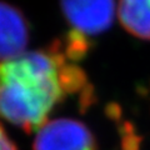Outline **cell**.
<instances>
[{"mask_svg": "<svg viewBox=\"0 0 150 150\" xmlns=\"http://www.w3.org/2000/svg\"><path fill=\"white\" fill-rule=\"evenodd\" d=\"M56 70L45 51L0 63V118L26 134L39 130L53 108L65 99Z\"/></svg>", "mask_w": 150, "mask_h": 150, "instance_id": "1", "label": "cell"}, {"mask_svg": "<svg viewBox=\"0 0 150 150\" xmlns=\"http://www.w3.org/2000/svg\"><path fill=\"white\" fill-rule=\"evenodd\" d=\"M34 150H98L96 139L88 126L75 119H54L38 130Z\"/></svg>", "mask_w": 150, "mask_h": 150, "instance_id": "2", "label": "cell"}, {"mask_svg": "<svg viewBox=\"0 0 150 150\" xmlns=\"http://www.w3.org/2000/svg\"><path fill=\"white\" fill-rule=\"evenodd\" d=\"M62 13L74 29L86 35H99L112 25L114 0H60Z\"/></svg>", "mask_w": 150, "mask_h": 150, "instance_id": "3", "label": "cell"}, {"mask_svg": "<svg viewBox=\"0 0 150 150\" xmlns=\"http://www.w3.org/2000/svg\"><path fill=\"white\" fill-rule=\"evenodd\" d=\"M29 23L19 8L0 0V63L25 53Z\"/></svg>", "mask_w": 150, "mask_h": 150, "instance_id": "4", "label": "cell"}, {"mask_svg": "<svg viewBox=\"0 0 150 150\" xmlns=\"http://www.w3.org/2000/svg\"><path fill=\"white\" fill-rule=\"evenodd\" d=\"M118 15L129 34L150 40V0H119Z\"/></svg>", "mask_w": 150, "mask_h": 150, "instance_id": "5", "label": "cell"}, {"mask_svg": "<svg viewBox=\"0 0 150 150\" xmlns=\"http://www.w3.org/2000/svg\"><path fill=\"white\" fill-rule=\"evenodd\" d=\"M58 83L65 95L80 93L88 84V75L84 69L78 65L65 64L58 70Z\"/></svg>", "mask_w": 150, "mask_h": 150, "instance_id": "6", "label": "cell"}, {"mask_svg": "<svg viewBox=\"0 0 150 150\" xmlns=\"http://www.w3.org/2000/svg\"><path fill=\"white\" fill-rule=\"evenodd\" d=\"M91 48L90 40L86 38V34L78 29L69 30L65 35V45H64V53L68 59H70L74 63L81 62L85 59L89 50Z\"/></svg>", "mask_w": 150, "mask_h": 150, "instance_id": "7", "label": "cell"}, {"mask_svg": "<svg viewBox=\"0 0 150 150\" xmlns=\"http://www.w3.org/2000/svg\"><path fill=\"white\" fill-rule=\"evenodd\" d=\"M98 103V96L95 91V86L91 83H88L85 86L81 89V91L79 93V101H78V108L79 112L81 115H85L88 110L91 106H94Z\"/></svg>", "mask_w": 150, "mask_h": 150, "instance_id": "8", "label": "cell"}, {"mask_svg": "<svg viewBox=\"0 0 150 150\" xmlns=\"http://www.w3.org/2000/svg\"><path fill=\"white\" fill-rule=\"evenodd\" d=\"M104 114L109 120L119 124L121 121V118H123V108L119 103L110 101L104 108Z\"/></svg>", "mask_w": 150, "mask_h": 150, "instance_id": "9", "label": "cell"}, {"mask_svg": "<svg viewBox=\"0 0 150 150\" xmlns=\"http://www.w3.org/2000/svg\"><path fill=\"white\" fill-rule=\"evenodd\" d=\"M143 144V137L137 134L121 138V150H140Z\"/></svg>", "mask_w": 150, "mask_h": 150, "instance_id": "10", "label": "cell"}, {"mask_svg": "<svg viewBox=\"0 0 150 150\" xmlns=\"http://www.w3.org/2000/svg\"><path fill=\"white\" fill-rule=\"evenodd\" d=\"M135 130H137L135 129V125L133 121H130V120H121L118 124V133L121 138L135 134Z\"/></svg>", "mask_w": 150, "mask_h": 150, "instance_id": "11", "label": "cell"}, {"mask_svg": "<svg viewBox=\"0 0 150 150\" xmlns=\"http://www.w3.org/2000/svg\"><path fill=\"white\" fill-rule=\"evenodd\" d=\"M0 150H18L15 144L9 139L1 124H0Z\"/></svg>", "mask_w": 150, "mask_h": 150, "instance_id": "12", "label": "cell"}, {"mask_svg": "<svg viewBox=\"0 0 150 150\" xmlns=\"http://www.w3.org/2000/svg\"><path fill=\"white\" fill-rule=\"evenodd\" d=\"M137 93L139 94V95H148L149 94V89L148 88H145L143 85H140V86H137Z\"/></svg>", "mask_w": 150, "mask_h": 150, "instance_id": "13", "label": "cell"}]
</instances>
